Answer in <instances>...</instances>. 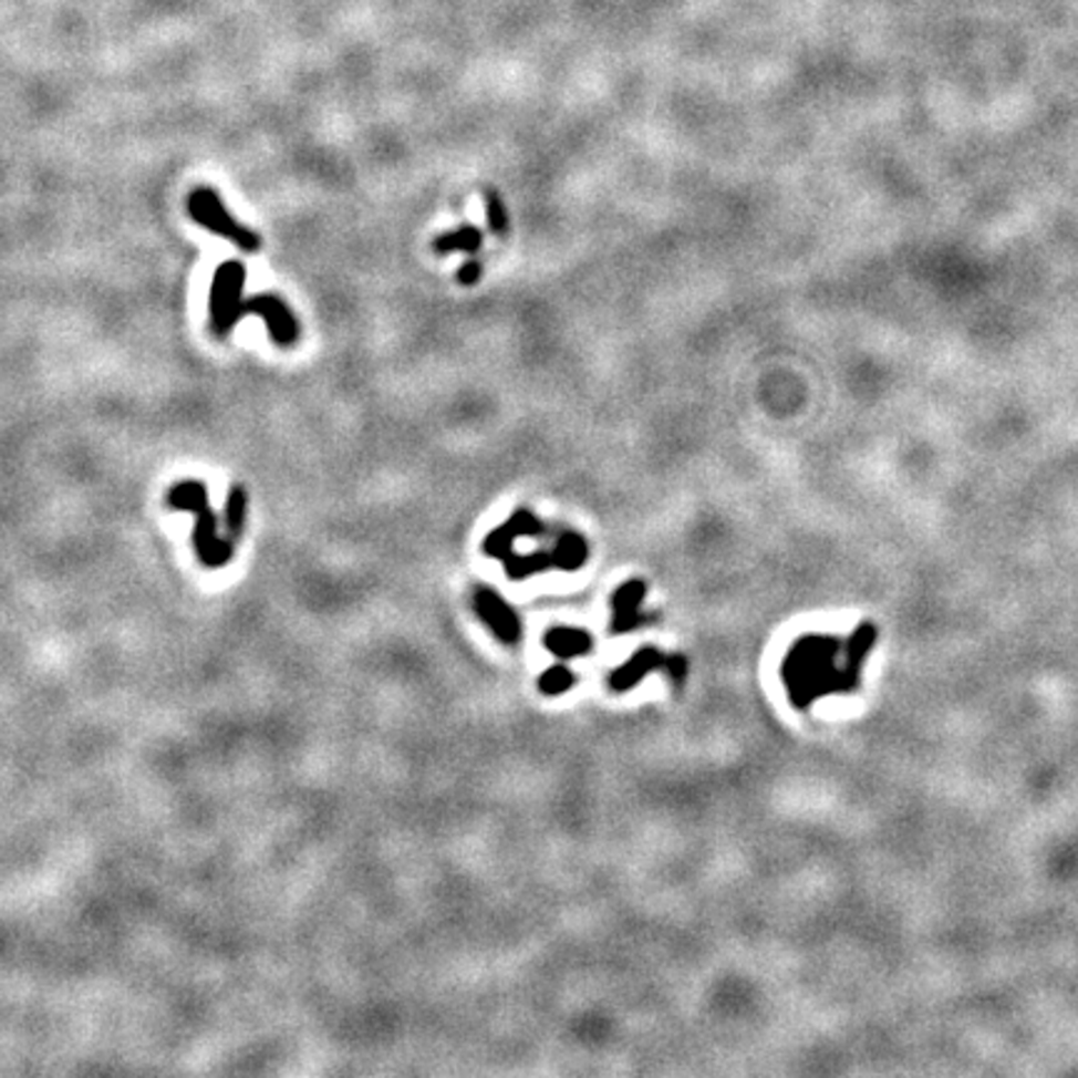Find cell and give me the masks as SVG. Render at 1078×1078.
I'll use <instances>...</instances> for the list:
<instances>
[{"label":"cell","instance_id":"6da1fadb","mask_svg":"<svg viewBox=\"0 0 1078 1078\" xmlns=\"http://www.w3.org/2000/svg\"><path fill=\"white\" fill-rule=\"evenodd\" d=\"M168 507L188 509V512L195 515L193 545L203 564L222 567L230 562L232 542L230 539H220L218 517H215L210 507L208 487L200 479H183V483L173 485L168 493Z\"/></svg>","mask_w":1078,"mask_h":1078},{"label":"cell","instance_id":"7a4b0ae2","mask_svg":"<svg viewBox=\"0 0 1078 1078\" xmlns=\"http://www.w3.org/2000/svg\"><path fill=\"white\" fill-rule=\"evenodd\" d=\"M245 265L240 260L222 262L210 286V330L215 338H228L245 315Z\"/></svg>","mask_w":1078,"mask_h":1078},{"label":"cell","instance_id":"3957f363","mask_svg":"<svg viewBox=\"0 0 1078 1078\" xmlns=\"http://www.w3.org/2000/svg\"><path fill=\"white\" fill-rule=\"evenodd\" d=\"M188 213L195 222H200L205 230H210L220 238L230 240L232 245H238L245 252H258L262 248L260 235H255L250 228H245L238 220L232 218L225 208L220 195L213 188H198L190 193L188 198Z\"/></svg>","mask_w":1078,"mask_h":1078},{"label":"cell","instance_id":"277c9868","mask_svg":"<svg viewBox=\"0 0 1078 1078\" xmlns=\"http://www.w3.org/2000/svg\"><path fill=\"white\" fill-rule=\"evenodd\" d=\"M252 312L265 320L268 332L276 345L280 348H292L300 338V325L292 310L288 308V302L278 296H252L245 298V315Z\"/></svg>","mask_w":1078,"mask_h":1078},{"label":"cell","instance_id":"5b68a950","mask_svg":"<svg viewBox=\"0 0 1078 1078\" xmlns=\"http://www.w3.org/2000/svg\"><path fill=\"white\" fill-rule=\"evenodd\" d=\"M535 535H545V525L539 522L529 509H517V512L509 517L507 525L497 527L495 532H489V537L485 539V552L505 562L507 557L512 554V545L517 537H535Z\"/></svg>","mask_w":1078,"mask_h":1078},{"label":"cell","instance_id":"8992f818","mask_svg":"<svg viewBox=\"0 0 1078 1078\" xmlns=\"http://www.w3.org/2000/svg\"><path fill=\"white\" fill-rule=\"evenodd\" d=\"M475 610H477V614L483 616V620L489 626H493V630L499 636H502L505 642H515L517 634L522 632V630H519V622H517L515 612L509 610V607L502 600H499V597L495 592L477 590V594H475Z\"/></svg>","mask_w":1078,"mask_h":1078},{"label":"cell","instance_id":"52a82bcc","mask_svg":"<svg viewBox=\"0 0 1078 1078\" xmlns=\"http://www.w3.org/2000/svg\"><path fill=\"white\" fill-rule=\"evenodd\" d=\"M483 232H479V228H475V225H463V228H457V230H449L445 235H437L435 242H433V250L437 255H447V252H477L479 248H483Z\"/></svg>","mask_w":1078,"mask_h":1078},{"label":"cell","instance_id":"ba28073f","mask_svg":"<svg viewBox=\"0 0 1078 1078\" xmlns=\"http://www.w3.org/2000/svg\"><path fill=\"white\" fill-rule=\"evenodd\" d=\"M642 597H644V584L642 582H630V584H624L622 590H616V594H614L616 630H630V626L640 620L636 610H640Z\"/></svg>","mask_w":1078,"mask_h":1078},{"label":"cell","instance_id":"9c48e42d","mask_svg":"<svg viewBox=\"0 0 1078 1078\" xmlns=\"http://www.w3.org/2000/svg\"><path fill=\"white\" fill-rule=\"evenodd\" d=\"M587 552L590 550H587V542L582 535L562 532L554 547V562L557 567H562V570H577V567H582L587 562Z\"/></svg>","mask_w":1078,"mask_h":1078},{"label":"cell","instance_id":"30bf717a","mask_svg":"<svg viewBox=\"0 0 1078 1078\" xmlns=\"http://www.w3.org/2000/svg\"><path fill=\"white\" fill-rule=\"evenodd\" d=\"M547 646L557 656H572L590 650V634L577 630H554L547 636Z\"/></svg>","mask_w":1078,"mask_h":1078},{"label":"cell","instance_id":"8fae6325","mask_svg":"<svg viewBox=\"0 0 1078 1078\" xmlns=\"http://www.w3.org/2000/svg\"><path fill=\"white\" fill-rule=\"evenodd\" d=\"M245 517H248V493H245V487L235 485L230 489L228 505H225V525H228V532L232 539H238L242 535Z\"/></svg>","mask_w":1078,"mask_h":1078},{"label":"cell","instance_id":"7c38bea8","mask_svg":"<svg viewBox=\"0 0 1078 1078\" xmlns=\"http://www.w3.org/2000/svg\"><path fill=\"white\" fill-rule=\"evenodd\" d=\"M485 198H487V220H489V230H493L495 235H507L509 230V213L505 208V203L502 198L495 190H487L485 193Z\"/></svg>","mask_w":1078,"mask_h":1078},{"label":"cell","instance_id":"4fadbf2b","mask_svg":"<svg viewBox=\"0 0 1078 1078\" xmlns=\"http://www.w3.org/2000/svg\"><path fill=\"white\" fill-rule=\"evenodd\" d=\"M570 684H572V674L557 666V670L545 674L542 682H539V687H542L547 694H557V692H564Z\"/></svg>","mask_w":1078,"mask_h":1078},{"label":"cell","instance_id":"5bb4252c","mask_svg":"<svg viewBox=\"0 0 1078 1078\" xmlns=\"http://www.w3.org/2000/svg\"><path fill=\"white\" fill-rule=\"evenodd\" d=\"M483 272H485L483 270V262H479V260H467L463 265V268L457 270V282H459V286L473 288V286H477L479 280H483Z\"/></svg>","mask_w":1078,"mask_h":1078}]
</instances>
